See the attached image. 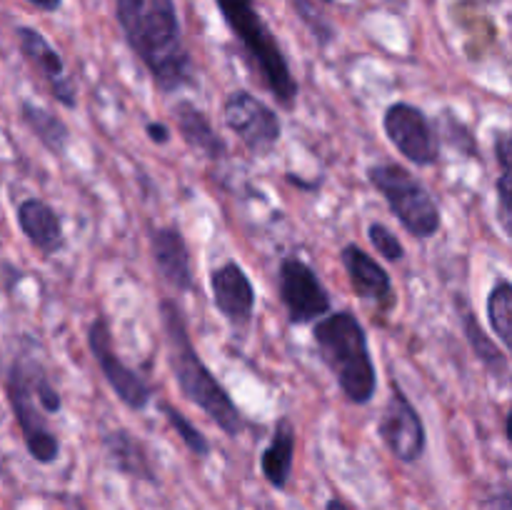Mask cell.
Masks as SVG:
<instances>
[{
    "label": "cell",
    "instance_id": "obj_1",
    "mask_svg": "<svg viewBox=\"0 0 512 510\" xmlns=\"http://www.w3.org/2000/svg\"><path fill=\"white\" fill-rule=\"evenodd\" d=\"M115 20L163 95L198 85L175 0H115Z\"/></svg>",
    "mask_w": 512,
    "mask_h": 510
},
{
    "label": "cell",
    "instance_id": "obj_2",
    "mask_svg": "<svg viewBox=\"0 0 512 510\" xmlns=\"http://www.w3.org/2000/svg\"><path fill=\"white\" fill-rule=\"evenodd\" d=\"M158 313L165 333V345H168V365L183 398L203 410L228 438L243 435V410L238 408V403L230 398L228 388L215 378L213 370L200 358L178 300L160 298Z\"/></svg>",
    "mask_w": 512,
    "mask_h": 510
},
{
    "label": "cell",
    "instance_id": "obj_3",
    "mask_svg": "<svg viewBox=\"0 0 512 510\" xmlns=\"http://www.w3.org/2000/svg\"><path fill=\"white\" fill-rule=\"evenodd\" d=\"M215 5L233 33L250 75L278 103V108H283L285 113L295 110L300 85L280 48V40L265 23L258 3L255 0H215Z\"/></svg>",
    "mask_w": 512,
    "mask_h": 510
},
{
    "label": "cell",
    "instance_id": "obj_4",
    "mask_svg": "<svg viewBox=\"0 0 512 510\" xmlns=\"http://www.w3.org/2000/svg\"><path fill=\"white\" fill-rule=\"evenodd\" d=\"M313 345L340 393L353 405H370L378 393V368L370 353L368 330L353 310H333L313 325Z\"/></svg>",
    "mask_w": 512,
    "mask_h": 510
},
{
    "label": "cell",
    "instance_id": "obj_5",
    "mask_svg": "<svg viewBox=\"0 0 512 510\" xmlns=\"http://www.w3.org/2000/svg\"><path fill=\"white\" fill-rule=\"evenodd\" d=\"M370 188L383 195L390 213L398 218L403 230L418 240H433L443 228V210L423 180L405 165L373 163L365 170Z\"/></svg>",
    "mask_w": 512,
    "mask_h": 510
},
{
    "label": "cell",
    "instance_id": "obj_6",
    "mask_svg": "<svg viewBox=\"0 0 512 510\" xmlns=\"http://www.w3.org/2000/svg\"><path fill=\"white\" fill-rule=\"evenodd\" d=\"M40 360L33 355H18L10 363L5 375V390H8L10 408H13L18 428L23 433V443L30 458L40 465H53L60 458V438L50 428L48 413L40 405L35 393V368Z\"/></svg>",
    "mask_w": 512,
    "mask_h": 510
},
{
    "label": "cell",
    "instance_id": "obj_7",
    "mask_svg": "<svg viewBox=\"0 0 512 510\" xmlns=\"http://www.w3.org/2000/svg\"><path fill=\"white\" fill-rule=\"evenodd\" d=\"M223 123L255 158H268L283 138L278 110L248 88L230 90L223 100Z\"/></svg>",
    "mask_w": 512,
    "mask_h": 510
},
{
    "label": "cell",
    "instance_id": "obj_8",
    "mask_svg": "<svg viewBox=\"0 0 512 510\" xmlns=\"http://www.w3.org/2000/svg\"><path fill=\"white\" fill-rule=\"evenodd\" d=\"M278 298L290 325H315L333 313V298L310 263L300 255H283L278 263Z\"/></svg>",
    "mask_w": 512,
    "mask_h": 510
},
{
    "label": "cell",
    "instance_id": "obj_9",
    "mask_svg": "<svg viewBox=\"0 0 512 510\" xmlns=\"http://www.w3.org/2000/svg\"><path fill=\"white\" fill-rule=\"evenodd\" d=\"M88 350L93 355V360L98 363L100 373H103L105 383L110 385V390L115 393V398L125 405L133 413H143L150 403H153V388H150L148 380L133 370L130 365H125L120 360V355L115 353L113 345V330L105 315H95L88 325Z\"/></svg>",
    "mask_w": 512,
    "mask_h": 510
},
{
    "label": "cell",
    "instance_id": "obj_10",
    "mask_svg": "<svg viewBox=\"0 0 512 510\" xmlns=\"http://www.w3.org/2000/svg\"><path fill=\"white\" fill-rule=\"evenodd\" d=\"M383 133L408 163L433 168L440 160V135L423 108L395 100L383 113Z\"/></svg>",
    "mask_w": 512,
    "mask_h": 510
},
{
    "label": "cell",
    "instance_id": "obj_11",
    "mask_svg": "<svg viewBox=\"0 0 512 510\" xmlns=\"http://www.w3.org/2000/svg\"><path fill=\"white\" fill-rule=\"evenodd\" d=\"M378 435L388 453L405 465L418 463L428 448V430L423 415L405 395L398 380L390 383V395L378 418Z\"/></svg>",
    "mask_w": 512,
    "mask_h": 510
},
{
    "label": "cell",
    "instance_id": "obj_12",
    "mask_svg": "<svg viewBox=\"0 0 512 510\" xmlns=\"http://www.w3.org/2000/svg\"><path fill=\"white\" fill-rule=\"evenodd\" d=\"M15 38H18V48L20 53H23V58L28 60L30 68H33L50 88V95H53L63 108H78V85H75V80L70 78L68 70H65L63 55L53 48V43H50L40 30L30 28V25H20V28L15 30Z\"/></svg>",
    "mask_w": 512,
    "mask_h": 510
},
{
    "label": "cell",
    "instance_id": "obj_13",
    "mask_svg": "<svg viewBox=\"0 0 512 510\" xmlns=\"http://www.w3.org/2000/svg\"><path fill=\"white\" fill-rule=\"evenodd\" d=\"M210 295H213L215 310L223 315L225 323H230L233 328H248L253 323L258 295H255L253 280L238 260H225L223 265L213 268Z\"/></svg>",
    "mask_w": 512,
    "mask_h": 510
},
{
    "label": "cell",
    "instance_id": "obj_14",
    "mask_svg": "<svg viewBox=\"0 0 512 510\" xmlns=\"http://www.w3.org/2000/svg\"><path fill=\"white\" fill-rule=\"evenodd\" d=\"M340 263H343L345 275H348L350 288L360 300L373 303L380 313H390L398 305L393 278L385 270V265L378 263L375 255L360 248L358 243H348L340 248Z\"/></svg>",
    "mask_w": 512,
    "mask_h": 510
},
{
    "label": "cell",
    "instance_id": "obj_15",
    "mask_svg": "<svg viewBox=\"0 0 512 510\" xmlns=\"http://www.w3.org/2000/svg\"><path fill=\"white\" fill-rule=\"evenodd\" d=\"M150 255L158 268L160 278L175 290V293H193L195 273L193 258H190L188 240L178 225H160L150 233Z\"/></svg>",
    "mask_w": 512,
    "mask_h": 510
},
{
    "label": "cell",
    "instance_id": "obj_16",
    "mask_svg": "<svg viewBox=\"0 0 512 510\" xmlns=\"http://www.w3.org/2000/svg\"><path fill=\"white\" fill-rule=\"evenodd\" d=\"M15 220H18L20 233L25 235L30 245L45 258L58 255L65 248V228L63 218L58 210L43 198H25L18 203L15 210Z\"/></svg>",
    "mask_w": 512,
    "mask_h": 510
},
{
    "label": "cell",
    "instance_id": "obj_17",
    "mask_svg": "<svg viewBox=\"0 0 512 510\" xmlns=\"http://www.w3.org/2000/svg\"><path fill=\"white\" fill-rule=\"evenodd\" d=\"M173 120L175 128H178V135L190 150H195V153H200L208 160H223L228 155L225 138L215 130V125L210 123L205 110L198 108L193 100L180 98L173 105Z\"/></svg>",
    "mask_w": 512,
    "mask_h": 510
},
{
    "label": "cell",
    "instance_id": "obj_18",
    "mask_svg": "<svg viewBox=\"0 0 512 510\" xmlns=\"http://www.w3.org/2000/svg\"><path fill=\"white\" fill-rule=\"evenodd\" d=\"M100 443H103L105 458H108V463L113 465L118 473L135 480H145V483H158L153 458H150L145 443L133 433V430L113 428L103 435Z\"/></svg>",
    "mask_w": 512,
    "mask_h": 510
},
{
    "label": "cell",
    "instance_id": "obj_19",
    "mask_svg": "<svg viewBox=\"0 0 512 510\" xmlns=\"http://www.w3.org/2000/svg\"><path fill=\"white\" fill-rule=\"evenodd\" d=\"M295 443H298V433H295L293 420L288 415H280L273 425L270 443L260 453V473L268 480L270 488H288L295 463Z\"/></svg>",
    "mask_w": 512,
    "mask_h": 510
},
{
    "label": "cell",
    "instance_id": "obj_20",
    "mask_svg": "<svg viewBox=\"0 0 512 510\" xmlns=\"http://www.w3.org/2000/svg\"><path fill=\"white\" fill-rule=\"evenodd\" d=\"M453 303H455V310H458L460 330H463L473 355L483 363V368L488 370V373H493L495 378H503V375L508 373V360H505L503 350H500L498 345H495V340L485 333L478 315H475V310L470 308V303L463 298V295H455Z\"/></svg>",
    "mask_w": 512,
    "mask_h": 510
},
{
    "label": "cell",
    "instance_id": "obj_21",
    "mask_svg": "<svg viewBox=\"0 0 512 510\" xmlns=\"http://www.w3.org/2000/svg\"><path fill=\"white\" fill-rule=\"evenodd\" d=\"M20 118H23L25 128L35 135V140H38L50 155L63 158V155L68 153L70 128L60 115L43 108V105L33 103V100H23V103H20Z\"/></svg>",
    "mask_w": 512,
    "mask_h": 510
},
{
    "label": "cell",
    "instance_id": "obj_22",
    "mask_svg": "<svg viewBox=\"0 0 512 510\" xmlns=\"http://www.w3.org/2000/svg\"><path fill=\"white\" fill-rule=\"evenodd\" d=\"M493 155L498 165L495 178V218L503 233L512 240V128L493 133Z\"/></svg>",
    "mask_w": 512,
    "mask_h": 510
},
{
    "label": "cell",
    "instance_id": "obj_23",
    "mask_svg": "<svg viewBox=\"0 0 512 510\" xmlns=\"http://www.w3.org/2000/svg\"><path fill=\"white\" fill-rule=\"evenodd\" d=\"M485 313H488L493 335H498L500 343L512 355V280H495L488 293V300H485Z\"/></svg>",
    "mask_w": 512,
    "mask_h": 510
},
{
    "label": "cell",
    "instance_id": "obj_24",
    "mask_svg": "<svg viewBox=\"0 0 512 510\" xmlns=\"http://www.w3.org/2000/svg\"><path fill=\"white\" fill-rule=\"evenodd\" d=\"M158 408H160V413L165 415V420H168L170 428H173L175 433H178V438L183 440L185 448H188L193 455H198V458H208L210 450H213V445H210V440L200 433L198 425L190 423V420L185 418V413H180L175 405L165 403V400H160Z\"/></svg>",
    "mask_w": 512,
    "mask_h": 510
},
{
    "label": "cell",
    "instance_id": "obj_25",
    "mask_svg": "<svg viewBox=\"0 0 512 510\" xmlns=\"http://www.w3.org/2000/svg\"><path fill=\"white\" fill-rule=\"evenodd\" d=\"M290 3H293V10L300 18V23L310 30L315 43H318L320 48H328L335 40V28L333 23L325 18L323 10L318 8V3H313V0H290Z\"/></svg>",
    "mask_w": 512,
    "mask_h": 510
},
{
    "label": "cell",
    "instance_id": "obj_26",
    "mask_svg": "<svg viewBox=\"0 0 512 510\" xmlns=\"http://www.w3.org/2000/svg\"><path fill=\"white\" fill-rule=\"evenodd\" d=\"M368 240L370 245H373L375 253H378L385 263H400V260H405L403 240H400L388 225L380 223V220H370L368 223Z\"/></svg>",
    "mask_w": 512,
    "mask_h": 510
},
{
    "label": "cell",
    "instance_id": "obj_27",
    "mask_svg": "<svg viewBox=\"0 0 512 510\" xmlns=\"http://www.w3.org/2000/svg\"><path fill=\"white\" fill-rule=\"evenodd\" d=\"M145 133H148L150 143L155 145H168L170 140H173V130H170L163 120H150V123L145 125Z\"/></svg>",
    "mask_w": 512,
    "mask_h": 510
},
{
    "label": "cell",
    "instance_id": "obj_28",
    "mask_svg": "<svg viewBox=\"0 0 512 510\" xmlns=\"http://www.w3.org/2000/svg\"><path fill=\"white\" fill-rule=\"evenodd\" d=\"M480 510H512V495L510 493H498L490 495L480 503Z\"/></svg>",
    "mask_w": 512,
    "mask_h": 510
},
{
    "label": "cell",
    "instance_id": "obj_29",
    "mask_svg": "<svg viewBox=\"0 0 512 510\" xmlns=\"http://www.w3.org/2000/svg\"><path fill=\"white\" fill-rule=\"evenodd\" d=\"M25 3L38 8L40 13H58V10L63 8V0H25Z\"/></svg>",
    "mask_w": 512,
    "mask_h": 510
},
{
    "label": "cell",
    "instance_id": "obj_30",
    "mask_svg": "<svg viewBox=\"0 0 512 510\" xmlns=\"http://www.w3.org/2000/svg\"><path fill=\"white\" fill-rule=\"evenodd\" d=\"M285 180H288L290 185H295V188L318 190V183H308V180H303V178H300V175H295V173H285Z\"/></svg>",
    "mask_w": 512,
    "mask_h": 510
},
{
    "label": "cell",
    "instance_id": "obj_31",
    "mask_svg": "<svg viewBox=\"0 0 512 510\" xmlns=\"http://www.w3.org/2000/svg\"><path fill=\"white\" fill-rule=\"evenodd\" d=\"M325 510H353V508H350L343 498H338V495H335V498H330L328 503H325Z\"/></svg>",
    "mask_w": 512,
    "mask_h": 510
},
{
    "label": "cell",
    "instance_id": "obj_32",
    "mask_svg": "<svg viewBox=\"0 0 512 510\" xmlns=\"http://www.w3.org/2000/svg\"><path fill=\"white\" fill-rule=\"evenodd\" d=\"M505 438L512 443V408L508 410V415H505Z\"/></svg>",
    "mask_w": 512,
    "mask_h": 510
},
{
    "label": "cell",
    "instance_id": "obj_33",
    "mask_svg": "<svg viewBox=\"0 0 512 510\" xmlns=\"http://www.w3.org/2000/svg\"><path fill=\"white\" fill-rule=\"evenodd\" d=\"M318 3H323V5H333L335 0H318Z\"/></svg>",
    "mask_w": 512,
    "mask_h": 510
}]
</instances>
